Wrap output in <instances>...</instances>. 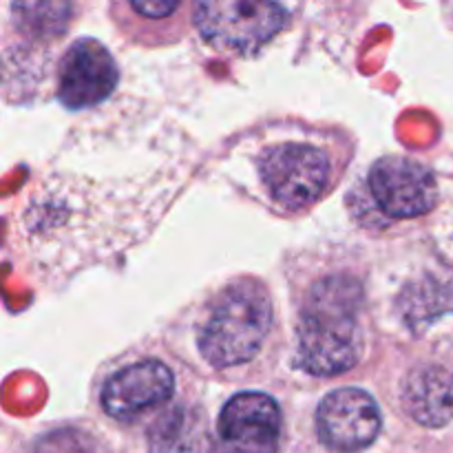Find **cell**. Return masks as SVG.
<instances>
[{
  "instance_id": "6da1fadb",
  "label": "cell",
  "mask_w": 453,
  "mask_h": 453,
  "mask_svg": "<svg viewBox=\"0 0 453 453\" xmlns=\"http://www.w3.org/2000/svg\"><path fill=\"white\" fill-rule=\"evenodd\" d=\"M361 283L348 274L321 279L310 290L299 321V363L312 376L352 370L363 352Z\"/></svg>"
},
{
  "instance_id": "7a4b0ae2",
  "label": "cell",
  "mask_w": 453,
  "mask_h": 453,
  "mask_svg": "<svg viewBox=\"0 0 453 453\" xmlns=\"http://www.w3.org/2000/svg\"><path fill=\"white\" fill-rule=\"evenodd\" d=\"M273 323V303L259 281H237L211 305L199 352L212 367H237L259 354Z\"/></svg>"
},
{
  "instance_id": "3957f363",
  "label": "cell",
  "mask_w": 453,
  "mask_h": 453,
  "mask_svg": "<svg viewBox=\"0 0 453 453\" xmlns=\"http://www.w3.org/2000/svg\"><path fill=\"white\" fill-rule=\"evenodd\" d=\"M195 22L219 51L255 53L286 27L288 12L264 0H208L195 7Z\"/></svg>"
},
{
  "instance_id": "277c9868",
  "label": "cell",
  "mask_w": 453,
  "mask_h": 453,
  "mask_svg": "<svg viewBox=\"0 0 453 453\" xmlns=\"http://www.w3.org/2000/svg\"><path fill=\"white\" fill-rule=\"evenodd\" d=\"M261 181L283 211H305L321 199L330 184V157L308 142L270 146L259 162Z\"/></svg>"
},
{
  "instance_id": "5b68a950",
  "label": "cell",
  "mask_w": 453,
  "mask_h": 453,
  "mask_svg": "<svg viewBox=\"0 0 453 453\" xmlns=\"http://www.w3.org/2000/svg\"><path fill=\"white\" fill-rule=\"evenodd\" d=\"M118 84V66L104 44L75 40L58 66V97L66 109H87L104 102Z\"/></svg>"
},
{
  "instance_id": "8992f818",
  "label": "cell",
  "mask_w": 453,
  "mask_h": 453,
  "mask_svg": "<svg viewBox=\"0 0 453 453\" xmlns=\"http://www.w3.org/2000/svg\"><path fill=\"white\" fill-rule=\"evenodd\" d=\"M370 190L385 215L394 219L420 217L436 206L438 186L423 164L405 157H383L372 166Z\"/></svg>"
},
{
  "instance_id": "52a82bcc",
  "label": "cell",
  "mask_w": 453,
  "mask_h": 453,
  "mask_svg": "<svg viewBox=\"0 0 453 453\" xmlns=\"http://www.w3.org/2000/svg\"><path fill=\"white\" fill-rule=\"evenodd\" d=\"M221 453H277L281 411L274 398L243 392L226 403L219 416Z\"/></svg>"
},
{
  "instance_id": "ba28073f",
  "label": "cell",
  "mask_w": 453,
  "mask_h": 453,
  "mask_svg": "<svg viewBox=\"0 0 453 453\" xmlns=\"http://www.w3.org/2000/svg\"><path fill=\"white\" fill-rule=\"evenodd\" d=\"M319 438L330 449L358 451L370 447L380 432V414L374 398L357 388L327 394L317 410Z\"/></svg>"
},
{
  "instance_id": "9c48e42d",
  "label": "cell",
  "mask_w": 453,
  "mask_h": 453,
  "mask_svg": "<svg viewBox=\"0 0 453 453\" xmlns=\"http://www.w3.org/2000/svg\"><path fill=\"white\" fill-rule=\"evenodd\" d=\"M175 392L173 372L159 361H140L115 372L102 389V407L115 420L140 418L164 405Z\"/></svg>"
},
{
  "instance_id": "30bf717a",
  "label": "cell",
  "mask_w": 453,
  "mask_h": 453,
  "mask_svg": "<svg viewBox=\"0 0 453 453\" xmlns=\"http://www.w3.org/2000/svg\"><path fill=\"white\" fill-rule=\"evenodd\" d=\"M403 405L416 423L442 427L453 418V372L420 365L403 380Z\"/></svg>"
},
{
  "instance_id": "8fae6325",
  "label": "cell",
  "mask_w": 453,
  "mask_h": 453,
  "mask_svg": "<svg viewBox=\"0 0 453 453\" xmlns=\"http://www.w3.org/2000/svg\"><path fill=\"white\" fill-rule=\"evenodd\" d=\"M149 453H212L206 414L193 405L164 411L149 432Z\"/></svg>"
},
{
  "instance_id": "7c38bea8",
  "label": "cell",
  "mask_w": 453,
  "mask_h": 453,
  "mask_svg": "<svg viewBox=\"0 0 453 453\" xmlns=\"http://www.w3.org/2000/svg\"><path fill=\"white\" fill-rule=\"evenodd\" d=\"M71 4L66 3H20L13 4L16 22L29 35H58L71 20Z\"/></svg>"
},
{
  "instance_id": "4fadbf2b",
  "label": "cell",
  "mask_w": 453,
  "mask_h": 453,
  "mask_svg": "<svg viewBox=\"0 0 453 453\" xmlns=\"http://www.w3.org/2000/svg\"><path fill=\"white\" fill-rule=\"evenodd\" d=\"M34 453H109L80 429H58L40 438Z\"/></svg>"
},
{
  "instance_id": "5bb4252c",
  "label": "cell",
  "mask_w": 453,
  "mask_h": 453,
  "mask_svg": "<svg viewBox=\"0 0 453 453\" xmlns=\"http://www.w3.org/2000/svg\"><path fill=\"white\" fill-rule=\"evenodd\" d=\"M133 12L142 13L144 18H166L177 9V3L171 0H157V3H128Z\"/></svg>"
}]
</instances>
